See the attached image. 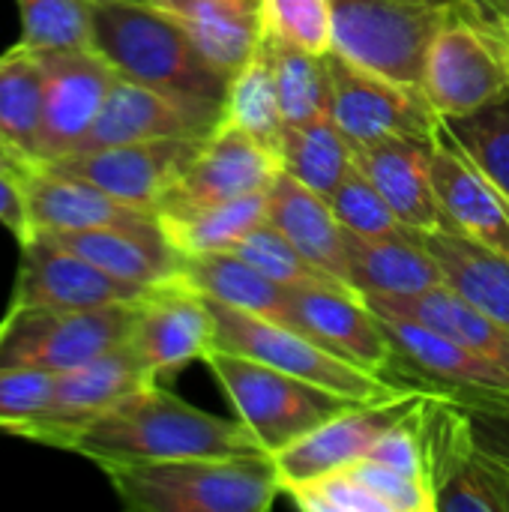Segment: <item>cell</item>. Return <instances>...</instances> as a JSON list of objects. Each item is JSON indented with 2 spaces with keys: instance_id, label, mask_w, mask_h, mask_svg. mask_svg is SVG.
Masks as SVG:
<instances>
[{
  "instance_id": "836d02e7",
  "label": "cell",
  "mask_w": 509,
  "mask_h": 512,
  "mask_svg": "<svg viewBox=\"0 0 509 512\" xmlns=\"http://www.w3.org/2000/svg\"><path fill=\"white\" fill-rule=\"evenodd\" d=\"M222 117L228 123H234L237 129H243L246 135H252L258 144H264L270 153H276L282 159L285 120H282L273 63H270L267 48H264L261 39H258L255 51L246 57V63L231 72Z\"/></svg>"
},
{
  "instance_id": "3957f363",
  "label": "cell",
  "mask_w": 509,
  "mask_h": 512,
  "mask_svg": "<svg viewBox=\"0 0 509 512\" xmlns=\"http://www.w3.org/2000/svg\"><path fill=\"white\" fill-rule=\"evenodd\" d=\"M99 471L132 512H264L282 495L270 456L111 462Z\"/></svg>"
},
{
  "instance_id": "f1b7e54d",
  "label": "cell",
  "mask_w": 509,
  "mask_h": 512,
  "mask_svg": "<svg viewBox=\"0 0 509 512\" xmlns=\"http://www.w3.org/2000/svg\"><path fill=\"white\" fill-rule=\"evenodd\" d=\"M150 6L168 12L228 75L246 63L261 39L258 0H150Z\"/></svg>"
},
{
  "instance_id": "7402d4cb",
  "label": "cell",
  "mask_w": 509,
  "mask_h": 512,
  "mask_svg": "<svg viewBox=\"0 0 509 512\" xmlns=\"http://www.w3.org/2000/svg\"><path fill=\"white\" fill-rule=\"evenodd\" d=\"M27 219L33 234L45 231H87V228H126L162 231L156 213L114 198L111 192L45 165L21 174Z\"/></svg>"
},
{
  "instance_id": "f35d334b",
  "label": "cell",
  "mask_w": 509,
  "mask_h": 512,
  "mask_svg": "<svg viewBox=\"0 0 509 512\" xmlns=\"http://www.w3.org/2000/svg\"><path fill=\"white\" fill-rule=\"evenodd\" d=\"M342 228L363 234V237H399L408 228L396 219L390 204L372 186V180L354 165L339 189L327 198Z\"/></svg>"
},
{
  "instance_id": "52a82bcc",
  "label": "cell",
  "mask_w": 509,
  "mask_h": 512,
  "mask_svg": "<svg viewBox=\"0 0 509 512\" xmlns=\"http://www.w3.org/2000/svg\"><path fill=\"white\" fill-rule=\"evenodd\" d=\"M135 303L96 309L9 306L0 318V369L63 372L132 339Z\"/></svg>"
},
{
  "instance_id": "277c9868",
  "label": "cell",
  "mask_w": 509,
  "mask_h": 512,
  "mask_svg": "<svg viewBox=\"0 0 509 512\" xmlns=\"http://www.w3.org/2000/svg\"><path fill=\"white\" fill-rule=\"evenodd\" d=\"M459 0H330L333 51L423 93L429 45Z\"/></svg>"
},
{
  "instance_id": "ffe728a7",
  "label": "cell",
  "mask_w": 509,
  "mask_h": 512,
  "mask_svg": "<svg viewBox=\"0 0 509 512\" xmlns=\"http://www.w3.org/2000/svg\"><path fill=\"white\" fill-rule=\"evenodd\" d=\"M429 171L450 228L509 258V198L450 138L444 123L432 138Z\"/></svg>"
},
{
  "instance_id": "cb8c5ba5",
  "label": "cell",
  "mask_w": 509,
  "mask_h": 512,
  "mask_svg": "<svg viewBox=\"0 0 509 512\" xmlns=\"http://www.w3.org/2000/svg\"><path fill=\"white\" fill-rule=\"evenodd\" d=\"M345 255L348 282L363 297H414L444 285L438 261L414 231L399 237H363L345 228Z\"/></svg>"
},
{
  "instance_id": "5b68a950",
  "label": "cell",
  "mask_w": 509,
  "mask_h": 512,
  "mask_svg": "<svg viewBox=\"0 0 509 512\" xmlns=\"http://www.w3.org/2000/svg\"><path fill=\"white\" fill-rule=\"evenodd\" d=\"M204 363L225 390L234 417L252 432L267 456L285 450L321 423L357 405L318 384L234 351L213 348Z\"/></svg>"
},
{
  "instance_id": "6da1fadb",
  "label": "cell",
  "mask_w": 509,
  "mask_h": 512,
  "mask_svg": "<svg viewBox=\"0 0 509 512\" xmlns=\"http://www.w3.org/2000/svg\"><path fill=\"white\" fill-rule=\"evenodd\" d=\"M63 450L84 456L99 468L111 462L267 456L237 417L207 414L162 387V381L126 396L108 414L75 432Z\"/></svg>"
},
{
  "instance_id": "484cf974",
  "label": "cell",
  "mask_w": 509,
  "mask_h": 512,
  "mask_svg": "<svg viewBox=\"0 0 509 512\" xmlns=\"http://www.w3.org/2000/svg\"><path fill=\"white\" fill-rule=\"evenodd\" d=\"M267 222L279 228L312 264L324 273L348 282V255H345V228L336 219L330 201L291 174H279L267 195Z\"/></svg>"
},
{
  "instance_id": "f546056e",
  "label": "cell",
  "mask_w": 509,
  "mask_h": 512,
  "mask_svg": "<svg viewBox=\"0 0 509 512\" xmlns=\"http://www.w3.org/2000/svg\"><path fill=\"white\" fill-rule=\"evenodd\" d=\"M177 282H183L207 300L246 309L273 321H285L288 315V285L267 279L234 252L183 255Z\"/></svg>"
},
{
  "instance_id": "60d3db41",
  "label": "cell",
  "mask_w": 509,
  "mask_h": 512,
  "mask_svg": "<svg viewBox=\"0 0 509 512\" xmlns=\"http://www.w3.org/2000/svg\"><path fill=\"white\" fill-rule=\"evenodd\" d=\"M285 495L303 512H390L387 504L354 474L351 465L291 486Z\"/></svg>"
},
{
  "instance_id": "7a4b0ae2",
  "label": "cell",
  "mask_w": 509,
  "mask_h": 512,
  "mask_svg": "<svg viewBox=\"0 0 509 512\" xmlns=\"http://www.w3.org/2000/svg\"><path fill=\"white\" fill-rule=\"evenodd\" d=\"M93 48L129 81L174 99L225 108L231 75L168 12L150 3H93Z\"/></svg>"
},
{
  "instance_id": "4316f807",
  "label": "cell",
  "mask_w": 509,
  "mask_h": 512,
  "mask_svg": "<svg viewBox=\"0 0 509 512\" xmlns=\"http://www.w3.org/2000/svg\"><path fill=\"white\" fill-rule=\"evenodd\" d=\"M363 300L369 303V309L408 315V318H417V321L459 339L462 345H468L480 357L492 360L495 366H501L509 375V327L501 324L498 318H492L489 312L477 309L474 303H468L447 282L432 288V291L414 294V297H372V294H366Z\"/></svg>"
},
{
  "instance_id": "74e56055",
  "label": "cell",
  "mask_w": 509,
  "mask_h": 512,
  "mask_svg": "<svg viewBox=\"0 0 509 512\" xmlns=\"http://www.w3.org/2000/svg\"><path fill=\"white\" fill-rule=\"evenodd\" d=\"M18 15L30 48H93V0H18Z\"/></svg>"
},
{
  "instance_id": "d6a6232c",
  "label": "cell",
  "mask_w": 509,
  "mask_h": 512,
  "mask_svg": "<svg viewBox=\"0 0 509 512\" xmlns=\"http://www.w3.org/2000/svg\"><path fill=\"white\" fill-rule=\"evenodd\" d=\"M354 168V147L330 114H321L300 126H285L282 135V171L330 198Z\"/></svg>"
},
{
  "instance_id": "ab89813d",
  "label": "cell",
  "mask_w": 509,
  "mask_h": 512,
  "mask_svg": "<svg viewBox=\"0 0 509 512\" xmlns=\"http://www.w3.org/2000/svg\"><path fill=\"white\" fill-rule=\"evenodd\" d=\"M258 12L264 33L315 54H327L333 48L330 0H258Z\"/></svg>"
},
{
  "instance_id": "f6af8a7d",
  "label": "cell",
  "mask_w": 509,
  "mask_h": 512,
  "mask_svg": "<svg viewBox=\"0 0 509 512\" xmlns=\"http://www.w3.org/2000/svg\"><path fill=\"white\" fill-rule=\"evenodd\" d=\"M462 6L489 30L509 36V0H462Z\"/></svg>"
},
{
  "instance_id": "8fae6325",
  "label": "cell",
  "mask_w": 509,
  "mask_h": 512,
  "mask_svg": "<svg viewBox=\"0 0 509 512\" xmlns=\"http://www.w3.org/2000/svg\"><path fill=\"white\" fill-rule=\"evenodd\" d=\"M324 60L330 75V117L351 144H366L387 135H408L420 141L435 138L441 117L423 93L381 78L333 48Z\"/></svg>"
},
{
  "instance_id": "c3c4849f",
  "label": "cell",
  "mask_w": 509,
  "mask_h": 512,
  "mask_svg": "<svg viewBox=\"0 0 509 512\" xmlns=\"http://www.w3.org/2000/svg\"><path fill=\"white\" fill-rule=\"evenodd\" d=\"M483 24V21H480ZM495 33V30H492ZM498 36V42H501V51H504V57H507V69H509V36H501V33H495Z\"/></svg>"
},
{
  "instance_id": "5bb4252c",
  "label": "cell",
  "mask_w": 509,
  "mask_h": 512,
  "mask_svg": "<svg viewBox=\"0 0 509 512\" xmlns=\"http://www.w3.org/2000/svg\"><path fill=\"white\" fill-rule=\"evenodd\" d=\"M426 390L429 387L423 384H411L381 402H357L348 411L312 429L309 435H303L300 441L273 453L270 459L276 465L282 492L366 459L369 450L378 444V438L399 417H405L423 399Z\"/></svg>"
},
{
  "instance_id": "ac0fdd59",
  "label": "cell",
  "mask_w": 509,
  "mask_h": 512,
  "mask_svg": "<svg viewBox=\"0 0 509 512\" xmlns=\"http://www.w3.org/2000/svg\"><path fill=\"white\" fill-rule=\"evenodd\" d=\"M225 108L198 105L174 99L153 87H144L129 78H117L96 123L78 141L72 153H90L102 147L153 141V138H207L222 120Z\"/></svg>"
},
{
  "instance_id": "4fadbf2b",
  "label": "cell",
  "mask_w": 509,
  "mask_h": 512,
  "mask_svg": "<svg viewBox=\"0 0 509 512\" xmlns=\"http://www.w3.org/2000/svg\"><path fill=\"white\" fill-rule=\"evenodd\" d=\"M45 72L39 159L42 165L69 156L96 123L117 69L93 48H36Z\"/></svg>"
},
{
  "instance_id": "681fc988",
  "label": "cell",
  "mask_w": 509,
  "mask_h": 512,
  "mask_svg": "<svg viewBox=\"0 0 509 512\" xmlns=\"http://www.w3.org/2000/svg\"><path fill=\"white\" fill-rule=\"evenodd\" d=\"M93 3H105V0H93ZM123 3H150V0H123Z\"/></svg>"
},
{
  "instance_id": "7dc6e473",
  "label": "cell",
  "mask_w": 509,
  "mask_h": 512,
  "mask_svg": "<svg viewBox=\"0 0 509 512\" xmlns=\"http://www.w3.org/2000/svg\"><path fill=\"white\" fill-rule=\"evenodd\" d=\"M0 168H6V171H18V174H24V171L18 168V162H15V159H12V156H9V153L3 150V147H0Z\"/></svg>"
},
{
  "instance_id": "d6986e66",
  "label": "cell",
  "mask_w": 509,
  "mask_h": 512,
  "mask_svg": "<svg viewBox=\"0 0 509 512\" xmlns=\"http://www.w3.org/2000/svg\"><path fill=\"white\" fill-rule=\"evenodd\" d=\"M129 342L153 378L162 381L216 348V318L201 294L174 279L150 288L138 300Z\"/></svg>"
},
{
  "instance_id": "7c38bea8",
  "label": "cell",
  "mask_w": 509,
  "mask_h": 512,
  "mask_svg": "<svg viewBox=\"0 0 509 512\" xmlns=\"http://www.w3.org/2000/svg\"><path fill=\"white\" fill-rule=\"evenodd\" d=\"M279 174L282 159L222 117L216 129L198 144L195 156L189 159L177 183L165 192L156 213L192 210L255 192H270Z\"/></svg>"
},
{
  "instance_id": "ba28073f",
  "label": "cell",
  "mask_w": 509,
  "mask_h": 512,
  "mask_svg": "<svg viewBox=\"0 0 509 512\" xmlns=\"http://www.w3.org/2000/svg\"><path fill=\"white\" fill-rule=\"evenodd\" d=\"M426 483L438 512H507L495 453L483 444L471 408L429 387Z\"/></svg>"
},
{
  "instance_id": "30bf717a",
  "label": "cell",
  "mask_w": 509,
  "mask_h": 512,
  "mask_svg": "<svg viewBox=\"0 0 509 512\" xmlns=\"http://www.w3.org/2000/svg\"><path fill=\"white\" fill-rule=\"evenodd\" d=\"M153 372L132 342H123L81 366L54 372V390L42 417L21 435V441L63 450L66 441L108 414L135 390L153 384Z\"/></svg>"
},
{
  "instance_id": "8992f818",
  "label": "cell",
  "mask_w": 509,
  "mask_h": 512,
  "mask_svg": "<svg viewBox=\"0 0 509 512\" xmlns=\"http://www.w3.org/2000/svg\"><path fill=\"white\" fill-rule=\"evenodd\" d=\"M207 303L216 318V348L261 360V363L282 369L294 378L318 384L342 399L381 402V399L414 384V381L393 384L384 375H375V372L327 351L324 345H318L315 339H309L306 333H300L291 324L255 315L246 309H234V306H225L216 300H207Z\"/></svg>"
},
{
  "instance_id": "e575fe53",
  "label": "cell",
  "mask_w": 509,
  "mask_h": 512,
  "mask_svg": "<svg viewBox=\"0 0 509 512\" xmlns=\"http://www.w3.org/2000/svg\"><path fill=\"white\" fill-rule=\"evenodd\" d=\"M261 42L273 63L285 126H300L321 114H330V75H327L324 54L306 51L264 30H261Z\"/></svg>"
},
{
  "instance_id": "7bdbcfd3",
  "label": "cell",
  "mask_w": 509,
  "mask_h": 512,
  "mask_svg": "<svg viewBox=\"0 0 509 512\" xmlns=\"http://www.w3.org/2000/svg\"><path fill=\"white\" fill-rule=\"evenodd\" d=\"M351 468L387 504L390 512H435V501L420 480L405 477V474H399L381 462H372V459H360Z\"/></svg>"
},
{
  "instance_id": "4dcf8cb0",
  "label": "cell",
  "mask_w": 509,
  "mask_h": 512,
  "mask_svg": "<svg viewBox=\"0 0 509 512\" xmlns=\"http://www.w3.org/2000/svg\"><path fill=\"white\" fill-rule=\"evenodd\" d=\"M414 237L438 261L453 291L509 327V258L456 231H426Z\"/></svg>"
},
{
  "instance_id": "83f0119b",
  "label": "cell",
  "mask_w": 509,
  "mask_h": 512,
  "mask_svg": "<svg viewBox=\"0 0 509 512\" xmlns=\"http://www.w3.org/2000/svg\"><path fill=\"white\" fill-rule=\"evenodd\" d=\"M45 72L39 51L15 42L0 54V147L21 171L39 168Z\"/></svg>"
},
{
  "instance_id": "d590c367",
  "label": "cell",
  "mask_w": 509,
  "mask_h": 512,
  "mask_svg": "<svg viewBox=\"0 0 509 512\" xmlns=\"http://www.w3.org/2000/svg\"><path fill=\"white\" fill-rule=\"evenodd\" d=\"M450 138L509 198V87L483 108L441 120Z\"/></svg>"
},
{
  "instance_id": "8d00e7d4",
  "label": "cell",
  "mask_w": 509,
  "mask_h": 512,
  "mask_svg": "<svg viewBox=\"0 0 509 512\" xmlns=\"http://www.w3.org/2000/svg\"><path fill=\"white\" fill-rule=\"evenodd\" d=\"M234 255H240L246 264H252L258 273H264L267 279L279 282V285H324V288H336V291H354L345 282H339L336 276L324 273L318 264H312L279 228H273L270 222H261L258 228H252L234 249Z\"/></svg>"
},
{
  "instance_id": "b9f144b4",
  "label": "cell",
  "mask_w": 509,
  "mask_h": 512,
  "mask_svg": "<svg viewBox=\"0 0 509 512\" xmlns=\"http://www.w3.org/2000/svg\"><path fill=\"white\" fill-rule=\"evenodd\" d=\"M54 372L0 369V432L21 438L48 408Z\"/></svg>"
},
{
  "instance_id": "bcb514c9",
  "label": "cell",
  "mask_w": 509,
  "mask_h": 512,
  "mask_svg": "<svg viewBox=\"0 0 509 512\" xmlns=\"http://www.w3.org/2000/svg\"><path fill=\"white\" fill-rule=\"evenodd\" d=\"M450 396H456V399L468 402L471 408L483 411L486 417H492L501 429L509 432V393H450Z\"/></svg>"
},
{
  "instance_id": "44dd1931",
  "label": "cell",
  "mask_w": 509,
  "mask_h": 512,
  "mask_svg": "<svg viewBox=\"0 0 509 512\" xmlns=\"http://www.w3.org/2000/svg\"><path fill=\"white\" fill-rule=\"evenodd\" d=\"M372 312L396 348L399 372H411L417 384L447 393H509L507 372L459 339L408 315L381 309Z\"/></svg>"
},
{
  "instance_id": "603a6c76",
  "label": "cell",
  "mask_w": 509,
  "mask_h": 512,
  "mask_svg": "<svg viewBox=\"0 0 509 512\" xmlns=\"http://www.w3.org/2000/svg\"><path fill=\"white\" fill-rule=\"evenodd\" d=\"M351 147H354V165L372 180V186L381 192V198L390 204V210L408 231L414 234L453 231L432 186V171H429L432 141L387 135Z\"/></svg>"
},
{
  "instance_id": "d4e9b609",
  "label": "cell",
  "mask_w": 509,
  "mask_h": 512,
  "mask_svg": "<svg viewBox=\"0 0 509 512\" xmlns=\"http://www.w3.org/2000/svg\"><path fill=\"white\" fill-rule=\"evenodd\" d=\"M63 249L78 252L105 273L141 288H156L177 279L183 255L165 240L162 231L126 228H87V231H45L39 234Z\"/></svg>"
},
{
  "instance_id": "1f68e13d",
  "label": "cell",
  "mask_w": 509,
  "mask_h": 512,
  "mask_svg": "<svg viewBox=\"0 0 509 512\" xmlns=\"http://www.w3.org/2000/svg\"><path fill=\"white\" fill-rule=\"evenodd\" d=\"M267 195L255 192L222 204L192 207V210H165L156 213L165 240L180 255L198 252H231L252 228L267 222Z\"/></svg>"
},
{
  "instance_id": "ee69618b",
  "label": "cell",
  "mask_w": 509,
  "mask_h": 512,
  "mask_svg": "<svg viewBox=\"0 0 509 512\" xmlns=\"http://www.w3.org/2000/svg\"><path fill=\"white\" fill-rule=\"evenodd\" d=\"M0 225L12 234V240L21 246L33 237L30 219H27V201H24V183L18 171L0 168Z\"/></svg>"
},
{
  "instance_id": "2e32d148",
  "label": "cell",
  "mask_w": 509,
  "mask_h": 512,
  "mask_svg": "<svg viewBox=\"0 0 509 512\" xmlns=\"http://www.w3.org/2000/svg\"><path fill=\"white\" fill-rule=\"evenodd\" d=\"M204 138H153L90 153H69L45 168L81 177L114 198L156 213L165 192L177 183Z\"/></svg>"
},
{
  "instance_id": "9c48e42d",
  "label": "cell",
  "mask_w": 509,
  "mask_h": 512,
  "mask_svg": "<svg viewBox=\"0 0 509 512\" xmlns=\"http://www.w3.org/2000/svg\"><path fill=\"white\" fill-rule=\"evenodd\" d=\"M509 87L507 57L498 36L459 0L429 45L423 96L441 120L471 114Z\"/></svg>"
},
{
  "instance_id": "e0dca14e",
  "label": "cell",
  "mask_w": 509,
  "mask_h": 512,
  "mask_svg": "<svg viewBox=\"0 0 509 512\" xmlns=\"http://www.w3.org/2000/svg\"><path fill=\"white\" fill-rule=\"evenodd\" d=\"M282 324L297 327L327 351L375 375L387 378V372H399V357L384 324L357 291H336L324 285H291L288 315Z\"/></svg>"
},
{
  "instance_id": "9a60e30c",
  "label": "cell",
  "mask_w": 509,
  "mask_h": 512,
  "mask_svg": "<svg viewBox=\"0 0 509 512\" xmlns=\"http://www.w3.org/2000/svg\"><path fill=\"white\" fill-rule=\"evenodd\" d=\"M18 267L9 306L45 309H96L111 303H135L150 288L132 285L90 264L72 249H63L39 234L18 246Z\"/></svg>"
}]
</instances>
